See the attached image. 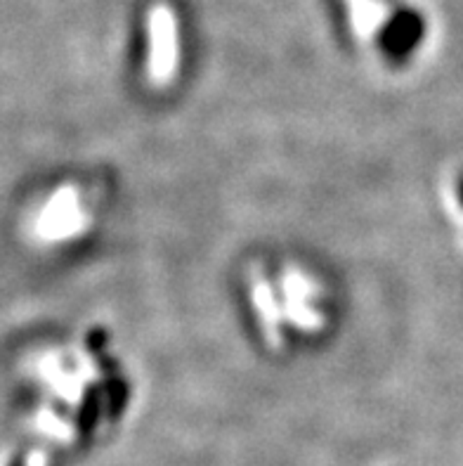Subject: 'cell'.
I'll return each mask as SVG.
<instances>
[{"instance_id": "obj_1", "label": "cell", "mask_w": 463, "mask_h": 466, "mask_svg": "<svg viewBox=\"0 0 463 466\" xmlns=\"http://www.w3.org/2000/svg\"><path fill=\"white\" fill-rule=\"evenodd\" d=\"M149 34L154 41L149 69L154 71L156 78H166L176 65V24H173V15L166 7H156L149 17Z\"/></svg>"}, {"instance_id": "obj_2", "label": "cell", "mask_w": 463, "mask_h": 466, "mask_svg": "<svg viewBox=\"0 0 463 466\" xmlns=\"http://www.w3.org/2000/svg\"><path fill=\"white\" fill-rule=\"evenodd\" d=\"M81 204H78L76 192L71 189H62L53 199L45 204V211H43V223H45V230L50 235H69L74 232V228H78L81 223Z\"/></svg>"}, {"instance_id": "obj_3", "label": "cell", "mask_w": 463, "mask_h": 466, "mask_svg": "<svg viewBox=\"0 0 463 466\" xmlns=\"http://www.w3.org/2000/svg\"><path fill=\"white\" fill-rule=\"evenodd\" d=\"M421 35V19L414 12H402L399 17L393 19V24L386 31V46L393 53H402L407 47H411Z\"/></svg>"}]
</instances>
